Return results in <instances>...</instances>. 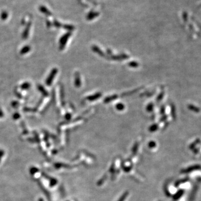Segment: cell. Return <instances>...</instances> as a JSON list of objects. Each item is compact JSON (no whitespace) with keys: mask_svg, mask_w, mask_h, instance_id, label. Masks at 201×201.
I'll return each mask as SVG.
<instances>
[{"mask_svg":"<svg viewBox=\"0 0 201 201\" xmlns=\"http://www.w3.org/2000/svg\"><path fill=\"white\" fill-rule=\"evenodd\" d=\"M101 96H102V94L101 93H97L94 95H92V96L88 97L87 99L89 100V101H95V100H96L97 99H98L99 97H101Z\"/></svg>","mask_w":201,"mask_h":201,"instance_id":"cell-3","label":"cell"},{"mask_svg":"<svg viewBox=\"0 0 201 201\" xmlns=\"http://www.w3.org/2000/svg\"><path fill=\"white\" fill-rule=\"evenodd\" d=\"M118 97L117 95H113V96H111L106 97L104 100L105 103H108L111 101H113L114 99H117V98Z\"/></svg>","mask_w":201,"mask_h":201,"instance_id":"cell-7","label":"cell"},{"mask_svg":"<svg viewBox=\"0 0 201 201\" xmlns=\"http://www.w3.org/2000/svg\"><path fill=\"white\" fill-rule=\"evenodd\" d=\"M40 10L43 13H44V14H45V15H48V16L51 15L50 12L48 9H46L45 7H44V6H41V7H40Z\"/></svg>","mask_w":201,"mask_h":201,"instance_id":"cell-8","label":"cell"},{"mask_svg":"<svg viewBox=\"0 0 201 201\" xmlns=\"http://www.w3.org/2000/svg\"><path fill=\"white\" fill-rule=\"evenodd\" d=\"M92 50H93L95 52L98 53V54H99V55H101V56H102V57L104 56V52H102L101 51V50L98 47H97V46H92Z\"/></svg>","mask_w":201,"mask_h":201,"instance_id":"cell-5","label":"cell"},{"mask_svg":"<svg viewBox=\"0 0 201 201\" xmlns=\"http://www.w3.org/2000/svg\"><path fill=\"white\" fill-rule=\"evenodd\" d=\"M30 25H31V23L29 22L28 25L27 26V27L26 28V29L25 30L23 34H22V37L24 39H26L28 36V35H29V29H30Z\"/></svg>","mask_w":201,"mask_h":201,"instance_id":"cell-6","label":"cell"},{"mask_svg":"<svg viewBox=\"0 0 201 201\" xmlns=\"http://www.w3.org/2000/svg\"><path fill=\"white\" fill-rule=\"evenodd\" d=\"M57 72H58V70L57 68H54L51 71L50 74H49V77H48V78L46 79V84L47 86H51V84L52 83V80L55 78V76L57 74Z\"/></svg>","mask_w":201,"mask_h":201,"instance_id":"cell-1","label":"cell"},{"mask_svg":"<svg viewBox=\"0 0 201 201\" xmlns=\"http://www.w3.org/2000/svg\"><path fill=\"white\" fill-rule=\"evenodd\" d=\"M1 18L3 20H6L7 17H8V14L6 12V11H3L2 12L1 14Z\"/></svg>","mask_w":201,"mask_h":201,"instance_id":"cell-12","label":"cell"},{"mask_svg":"<svg viewBox=\"0 0 201 201\" xmlns=\"http://www.w3.org/2000/svg\"><path fill=\"white\" fill-rule=\"evenodd\" d=\"M70 36V34L68 33V34H67L65 35H64L61 39V40H60V49L62 50V49H63L65 45V44L67 43V42Z\"/></svg>","mask_w":201,"mask_h":201,"instance_id":"cell-2","label":"cell"},{"mask_svg":"<svg viewBox=\"0 0 201 201\" xmlns=\"http://www.w3.org/2000/svg\"><path fill=\"white\" fill-rule=\"evenodd\" d=\"M116 108H117V110H118L119 111H122L124 108H125V106L123 104L120 103L118 104L116 106Z\"/></svg>","mask_w":201,"mask_h":201,"instance_id":"cell-11","label":"cell"},{"mask_svg":"<svg viewBox=\"0 0 201 201\" xmlns=\"http://www.w3.org/2000/svg\"><path fill=\"white\" fill-rule=\"evenodd\" d=\"M75 86L77 87H79L81 86V80L78 73H76V79H75Z\"/></svg>","mask_w":201,"mask_h":201,"instance_id":"cell-4","label":"cell"},{"mask_svg":"<svg viewBox=\"0 0 201 201\" xmlns=\"http://www.w3.org/2000/svg\"><path fill=\"white\" fill-rule=\"evenodd\" d=\"M153 108H154V105L153 104H150L147 106L146 110L149 112H151V111H152L153 110Z\"/></svg>","mask_w":201,"mask_h":201,"instance_id":"cell-14","label":"cell"},{"mask_svg":"<svg viewBox=\"0 0 201 201\" xmlns=\"http://www.w3.org/2000/svg\"><path fill=\"white\" fill-rule=\"evenodd\" d=\"M129 65L132 68H137L139 65V64L136 61H131L129 63Z\"/></svg>","mask_w":201,"mask_h":201,"instance_id":"cell-10","label":"cell"},{"mask_svg":"<svg viewBox=\"0 0 201 201\" xmlns=\"http://www.w3.org/2000/svg\"><path fill=\"white\" fill-rule=\"evenodd\" d=\"M54 25L55 26H57V27H59L61 25H60V24H59L58 22L55 21V22H54Z\"/></svg>","mask_w":201,"mask_h":201,"instance_id":"cell-16","label":"cell"},{"mask_svg":"<svg viewBox=\"0 0 201 201\" xmlns=\"http://www.w3.org/2000/svg\"><path fill=\"white\" fill-rule=\"evenodd\" d=\"M39 90H40L41 92H42L43 94L44 95H48L47 92H46V91L45 89H44L43 87H42L41 86H40L39 87Z\"/></svg>","mask_w":201,"mask_h":201,"instance_id":"cell-15","label":"cell"},{"mask_svg":"<svg viewBox=\"0 0 201 201\" xmlns=\"http://www.w3.org/2000/svg\"><path fill=\"white\" fill-rule=\"evenodd\" d=\"M21 88L22 89H27L28 88L30 87V84L29 83H27V82H26L25 83H24L23 84H22L21 86Z\"/></svg>","mask_w":201,"mask_h":201,"instance_id":"cell-13","label":"cell"},{"mask_svg":"<svg viewBox=\"0 0 201 201\" xmlns=\"http://www.w3.org/2000/svg\"><path fill=\"white\" fill-rule=\"evenodd\" d=\"M30 50V47L29 46H24L21 50V54H25L27 52H29Z\"/></svg>","mask_w":201,"mask_h":201,"instance_id":"cell-9","label":"cell"}]
</instances>
